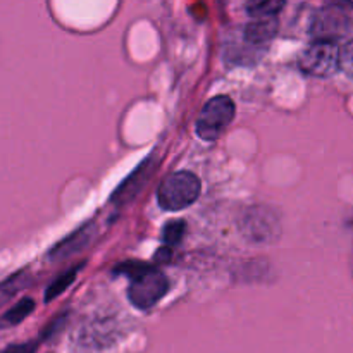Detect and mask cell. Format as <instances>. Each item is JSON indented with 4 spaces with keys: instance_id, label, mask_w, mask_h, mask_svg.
<instances>
[{
    "instance_id": "1",
    "label": "cell",
    "mask_w": 353,
    "mask_h": 353,
    "mask_svg": "<svg viewBox=\"0 0 353 353\" xmlns=\"http://www.w3.org/2000/svg\"><path fill=\"white\" fill-rule=\"evenodd\" d=\"M116 272H123L130 278L128 299L133 307L140 310H148L164 299L169 290V281L164 272L159 271L155 265L143 264V262H124Z\"/></svg>"
},
{
    "instance_id": "2",
    "label": "cell",
    "mask_w": 353,
    "mask_h": 353,
    "mask_svg": "<svg viewBox=\"0 0 353 353\" xmlns=\"http://www.w3.org/2000/svg\"><path fill=\"white\" fill-rule=\"evenodd\" d=\"M202 192V183L193 172L178 171L169 174L157 190L159 205L169 212L183 210L196 202Z\"/></svg>"
},
{
    "instance_id": "3",
    "label": "cell",
    "mask_w": 353,
    "mask_h": 353,
    "mask_svg": "<svg viewBox=\"0 0 353 353\" xmlns=\"http://www.w3.org/2000/svg\"><path fill=\"white\" fill-rule=\"evenodd\" d=\"M234 117V102L228 95L212 97L200 110L195 131L200 140L216 141Z\"/></svg>"
},
{
    "instance_id": "4",
    "label": "cell",
    "mask_w": 353,
    "mask_h": 353,
    "mask_svg": "<svg viewBox=\"0 0 353 353\" xmlns=\"http://www.w3.org/2000/svg\"><path fill=\"white\" fill-rule=\"evenodd\" d=\"M341 48L333 41L314 40L300 55V69L316 78H330L340 71Z\"/></svg>"
},
{
    "instance_id": "5",
    "label": "cell",
    "mask_w": 353,
    "mask_h": 353,
    "mask_svg": "<svg viewBox=\"0 0 353 353\" xmlns=\"http://www.w3.org/2000/svg\"><path fill=\"white\" fill-rule=\"evenodd\" d=\"M343 7V3H327L314 14L309 30L314 40L336 43L350 31V17Z\"/></svg>"
},
{
    "instance_id": "6",
    "label": "cell",
    "mask_w": 353,
    "mask_h": 353,
    "mask_svg": "<svg viewBox=\"0 0 353 353\" xmlns=\"http://www.w3.org/2000/svg\"><path fill=\"white\" fill-rule=\"evenodd\" d=\"M241 230L248 240L255 243H265V241L274 240V234L278 233V221L274 219L269 210L264 209H250L245 212L241 219Z\"/></svg>"
},
{
    "instance_id": "7",
    "label": "cell",
    "mask_w": 353,
    "mask_h": 353,
    "mask_svg": "<svg viewBox=\"0 0 353 353\" xmlns=\"http://www.w3.org/2000/svg\"><path fill=\"white\" fill-rule=\"evenodd\" d=\"M155 168H157V165H155L154 159H147L145 162H141V164L138 165L137 171L131 172V174L126 178V181H124L116 192H114L112 202L123 205V203L133 200L134 196L138 195V192L143 188L145 183L150 179L152 172L155 171Z\"/></svg>"
},
{
    "instance_id": "8",
    "label": "cell",
    "mask_w": 353,
    "mask_h": 353,
    "mask_svg": "<svg viewBox=\"0 0 353 353\" xmlns=\"http://www.w3.org/2000/svg\"><path fill=\"white\" fill-rule=\"evenodd\" d=\"M241 31V37L252 45V47L259 48V50H268L269 43L272 38L278 33V21L274 17H268V19H254L248 23Z\"/></svg>"
},
{
    "instance_id": "9",
    "label": "cell",
    "mask_w": 353,
    "mask_h": 353,
    "mask_svg": "<svg viewBox=\"0 0 353 353\" xmlns=\"http://www.w3.org/2000/svg\"><path fill=\"white\" fill-rule=\"evenodd\" d=\"M224 57L234 65H254L264 55V50H259V48L252 47L243 37H241V31L234 33L233 40L228 41L226 52H224Z\"/></svg>"
},
{
    "instance_id": "10",
    "label": "cell",
    "mask_w": 353,
    "mask_h": 353,
    "mask_svg": "<svg viewBox=\"0 0 353 353\" xmlns=\"http://www.w3.org/2000/svg\"><path fill=\"white\" fill-rule=\"evenodd\" d=\"M92 236H93V224L88 223L83 228H79L78 231H74L72 234H69L68 238H64L61 243L55 245V247L50 250V257L52 259L71 257V255L76 254V252L83 250V247L92 240Z\"/></svg>"
},
{
    "instance_id": "11",
    "label": "cell",
    "mask_w": 353,
    "mask_h": 353,
    "mask_svg": "<svg viewBox=\"0 0 353 353\" xmlns=\"http://www.w3.org/2000/svg\"><path fill=\"white\" fill-rule=\"evenodd\" d=\"M28 285V272L19 271L0 281V307L9 303Z\"/></svg>"
},
{
    "instance_id": "12",
    "label": "cell",
    "mask_w": 353,
    "mask_h": 353,
    "mask_svg": "<svg viewBox=\"0 0 353 353\" xmlns=\"http://www.w3.org/2000/svg\"><path fill=\"white\" fill-rule=\"evenodd\" d=\"M34 310V300L33 299H23L17 302L16 305L10 307L2 317H0V327L16 326V324L23 323L28 316Z\"/></svg>"
},
{
    "instance_id": "13",
    "label": "cell",
    "mask_w": 353,
    "mask_h": 353,
    "mask_svg": "<svg viewBox=\"0 0 353 353\" xmlns=\"http://www.w3.org/2000/svg\"><path fill=\"white\" fill-rule=\"evenodd\" d=\"M83 265H72L71 269H68L65 272H62L61 276H59L57 279H55L54 283H52L50 286L47 288V292H45V302H52L54 299H57L59 295H62V293L65 292V290L69 288V286L74 283L76 276H78L79 269H81Z\"/></svg>"
},
{
    "instance_id": "14",
    "label": "cell",
    "mask_w": 353,
    "mask_h": 353,
    "mask_svg": "<svg viewBox=\"0 0 353 353\" xmlns=\"http://www.w3.org/2000/svg\"><path fill=\"white\" fill-rule=\"evenodd\" d=\"M285 7L283 0H269V2H250L247 3V12L254 19H268V17H276L279 10Z\"/></svg>"
},
{
    "instance_id": "15",
    "label": "cell",
    "mask_w": 353,
    "mask_h": 353,
    "mask_svg": "<svg viewBox=\"0 0 353 353\" xmlns=\"http://www.w3.org/2000/svg\"><path fill=\"white\" fill-rule=\"evenodd\" d=\"M185 233H186L185 221L181 219L171 221V223L165 224L164 230H162V240H164V243L168 245V247H171V245L179 243V241L183 240V236H185Z\"/></svg>"
},
{
    "instance_id": "16",
    "label": "cell",
    "mask_w": 353,
    "mask_h": 353,
    "mask_svg": "<svg viewBox=\"0 0 353 353\" xmlns=\"http://www.w3.org/2000/svg\"><path fill=\"white\" fill-rule=\"evenodd\" d=\"M340 69L353 79V40L348 41L340 52Z\"/></svg>"
},
{
    "instance_id": "17",
    "label": "cell",
    "mask_w": 353,
    "mask_h": 353,
    "mask_svg": "<svg viewBox=\"0 0 353 353\" xmlns=\"http://www.w3.org/2000/svg\"><path fill=\"white\" fill-rule=\"evenodd\" d=\"M37 345L34 343H21V345H10V347L0 350V353H34Z\"/></svg>"
}]
</instances>
